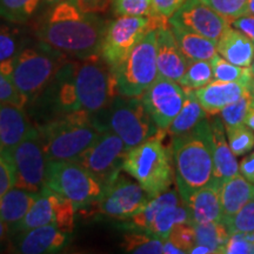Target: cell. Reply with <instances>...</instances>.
<instances>
[{
  "label": "cell",
  "mask_w": 254,
  "mask_h": 254,
  "mask_svg": "<svg viewBox=\"0 0 254 254\" xmlns=\"http://www.w3.org/2000/svg\"><path fill=\"white\" fill-rule=\"evenodd\" d=\"M45 91L56 117L75 111L98 114L119 94L113 69L101 55L67 59Z\"/></svg>",
  "instance_id": "1"
},
{
  "label": "cell",
  "mask_w": 254,
  "mask_h": 254,
  "mask_svg": "<svg viewBox=\"0 0 254 254\" xmlns=\"http://www.w3.org/2000/svg\"><path fill=\"white\" fill-rule=\"evenodd\" d=\"M107 23L97 13L81 11L73 0H65L44 15L36 36L66 58L84 59L100 55Z\"/></svg>",
  "instance_id": "2"
},
{
  "label": "cell",
  "mask_w": 254,
  "mask_h": 254,
  "mask_svg": "<svg viewBox=\"0 0 254 254\" xmlns=\"http://www.w3.org/2000/svg\"><path fill=\"white\" fill-rule=\"evenodd\" d=\"M172 159L177 189L182 200L213 182V145L209 119L190 132L172 136Z\"/></svg>",
  "instance_id": "3"
},
{
  "label": "cell",
  "mask_w": 254,
  "mask_h": 254,
  "mask_svg": "<svg viewBox=\"0 0 254 254\" xmlns=\"http://www.w3.org/2000/svg\"><path fill=\"white\" fill-rule=\"evenodd\" d=\"M47 160H75L104 129L95 114L85 111L66 113L37 127Z\"/></svg>",
  "instance_id": "4"
},
{
  "label": "cell",
  "mask_w": 254,
  "mask_h": 254,
  "mask_svg": "<svg viewBox=\"0 0 254 254\" xmlns=\"http://www.w3.org/2000/svg\"><path fill=\"white\" fill-rule=\"evenodd\" d=\"M66 60L62 53L38 40L26 44L13 58L0 63V67L28 104L45 91Z\"/></svg>",
  "instance_id": "5"
},
{
  "label": "cell",
  "mask_w": 254,
  "mask_h": 254,
  "mask_svg": "<svg viewBox=\"0 0 254 254\" xmlns=\"http://www.w3.org/2000/svg\"><path fill=\"white\" fill-rule=\"evenodd\" d=\"M166 134L161 133L128 150L124 160V172L140 184L151 196L167 190L176 179L172 151L163 142Z\"/></svg>",
  "instance_id": "6"
},
{
  "label": "cell",
  "mask_w": 254,
  "mask_h": 254,
  "mask_svg": "<svg viewBox=\"0 0 254 254\" xmlns=\"http://www.w3.org/2000/svg\"><path fill=\"white\" fill-rule=\"evenodd\" d=\"M97 117L105 128L119 135L128 150L161 133L140 97L118 94Z\"/></svg>",
  "instance_id": "7"
},
{
  "label": "cell",
  "mask_w": 254,
  "mask_h": 254,
  "mask_svg": "<svg viewBox=\"0 0 254 254\" xmlns=\"http://www.w3.org/2000/svg\"><path fill=\"white\" fill-rule=\"evenodd\" d=\"M119 94L140 97L159 77L157 65V32L150 31L128 56L113 68Z\"/></svg>",
  "instance_id": "8"
},
{
  "label": "cell",
  "mask_w": 254,
  "mask_h": 254,
  "mask_svg": "<svg viewBox=\"0 0 254 254\" xmlns=\"http://www.w3.org/2000/svg\"><path fill=\"white\" fill-rule=\"evenodd\" d=\"M45 186L65 196L77 208L97 202L105 192L103 184L74 160L49 161Z\"/></svg>",
  "instance_id": "9"
},
{
  "label": "cell",
  "mask_w": 254,
  "mask_h": 254,
  "mask_svg": "<svg viewBox=\"0 0 254 254\" xmlns=\"http://www.w3.org/2000/svg\"><path fill=\"white\" fill-rule=\"evenodd\" d=\"M1 155L11 168L14 186L36 193L45 187L49 160L37 127H31L23 140Z\"/></svg>",
  "instance_id": "10"
},
{
  "label": "cell",
  "mask_w": 254,
  "mask_h": 254,
  "mask_svg": "<svg viewBox=\"0 0 254 254\" xmlns=\"http://www.w3.org/2000/svg\"><path fill=\"white\" fill-rule=\"evenodd\" d=\"M167 26L153 17L120 15L107 24L100 55L111 66L117 67L136 44L150 31Z\"/></svg>",
  "instance_id": "11"
},
{
  "label": "cell",
  "mask_w": 254,
  "mask_h": 254,
  "mask_svg": "<svg viewBox=\"0 0 254 254\" xmlns=\"http://www.w3.org/2000/svg\"><path fill=\"white\" fill-rule=\"evenodd\" d=\"M127 151L122 138L106 128L74 161L93 174L106 189L123 171Z\"/></svg>",
  "instance_id": "12"
},
{
  "label": "cell",
  "mask_w": 254,
  "mask_h": 254,
  "mask_svg": "<svg viewBox=\"0 0 254 254\" xmlns=\"http://www.w3.org/2000/svg\"><path fill=\"white\" fill-rule=\"evenodd\" d=\"M75 205L65 196L45 186L38 193V196L30 209L11 233H19L32 228L53 225L66 233H71L74 227Z\"/></svg>",
  "instance_id": "13"
},
{
  "label": "cell",
  "mask_w": 254,
  "mask_h": 254,
  "mask_svg": "<svg viewBox=\"0 0 254 254\" xmlns=\"http://www.w3.org/2000/svg\"><path fill=\"white\" fill-rule=\"evenodd\" d=\"M151 198L140 184L120 173L105 189L97 202L101 214L118 220H128L140 212Z\"/></svg>",
  "instance_id": "14"
},
{
  "label": "cell",
  "mask_w": 254,
  "mask_h": 254,
  "mask_svg": "<svg viewBox=\"0 0 254 254\" xmlns=\"http://www.w3.org/2000/svg\"><path fill=\"white\" fill-rule=\"evenodd\" d=\"M140 98L158 128L167 132L168 127L182 110L186 90L179 82L159 75Z\"/></svg>",
  "instance_id": "15"
},
{
  "label": "cell",
  "mask_w": 254,
  "mask_h": 254,
  "mask_svg": "<svg viewBox=\"0 0 254 254\" xmlns=\"http://www.w3.org/2000/svg\"><path fill=\"white\" fill-rule=\"evenodd\" d=\"M168 24L218 41L231 23L201 0H185L168 20Z\"/></svg>",
  "instance_id": "16"
},
{
  "label": "cell",
  "mask_w": 254,
  "mask_h": 254,
  "mask_svg": "<svg viewBox=\"0 0 254 254\" xmlns=\"http://www.w3.org/2000/svg\"><path fill=\"white\" fill-rule=\"evenodd\" d=\"M68 243V233L53 225L19 232L13 241V252L21 254H47L62 251Z\"/></svg>",
  "instance_id": "17"
},
{
  "label": "cell",
  "mask_w": 254,
  "mask_h": 254,
  "mask_svg": "<svg viewBox=\"0 0 254 254\" xmlns=\"http://www.w3.org/2000/svg\"><path fill=\"white\" fill-rule=\"evenodd\" d=\"M157 32V65L160 77L179 82L185 74L189 60L180 50L170 25Z\"/></svg>",
  "instance_id": "18"
},
{
  "label": "cell",
  "mask_w": 254,
  "mask_h": 254,
  "mask_svg": "<svg viewBox=\"0 0 254 254\" xmlns=\"http://www.w3.org/2000/svg\"><path fill=\"white\" fill-rule=\"evenodd\" d=\"M209 119L212 129V145H213V180L222 185L230 178L239 174V164L232 152L227 140L226 128L221 117L218 114Z\"/></svg>",
  "instance_id": "19"
},
{
  "label": "cell",
  "mask_w": 254,
  "mask_h": 254,
  "mask_svg": "<svg viewBox=\"0 0 254 254\" xmlns=\"http://www.w3.org/2000/svg\"><path fill=\"white\" fill-rule=\"evenodd\" d=\"M221 185L217 182L209 183L193 192L184 200L190 213V224H206L224 219L220 201Z\"/></svg>",
  "instance_id": "20"
},
{
  "label": "cell",
  "mask_w": 254,
  "mask_h": 254,
  "mask_svg": "<svg viewBox=\"0 0 254 254\" xmlns=\"http://www.w3.org/2000/svg\"><path fill=\"white\" fill-rule=\"evenodd\" d=\"M250 92L249 88L238 82L213 80L206 86L195 90V95L207 116H215Z\"/></svg>",
  "instance_id": "21"
},
{
  "label": "cell",
  "mask_w": 254,
  "mask_h": 254,
  "mask_svg": "<svg viewBox=\"0 0 254 254\" xmlns=\"http://www.w3.org/2000/svg\"><path fill=\"white\" fill-rule=\"evenodd\" d=\"M31 127L23 107L0 103V154L18 145Z\"/></svg>",
  "instance_id": "22"
},
{
  "label": "cell",
  "mask_w": 254,
  "mask_h": 254,
  "mask_svg": "<svg viewBox=\"0 0 254 254\" xmlns=\"http://www.w3.org/2000/svg\"><path fill=\"white\" fill-rule=\"evenodd\" d=\"M217 51L222 58L234 65L249 67L254 58V44L234 27H228L217 41Z\"/></svg>",
  "instance_id": "23"
},
{
  "label": "cell",
  "mask_w": 254,
  "mask_h": 254,
  "mask_svg": "<svg viewBox=\"0 0 254 254\" xmlns=\"http://www.w3.org/2000/svg\"><path fill=\"white\" fill-rule=\"evenodd\" d=\"M251 200H254V185L241 174L222 183L220 201L224 218H230L240 211Z\"/></svg>",
  "instance_id": "24"
},
{
  "label": "cell",
  "mask_w": 254,
  "mask_h": 254,
  "mask_svg": "<svg viewBox=\"0 0 254 254\" xmlns=\"http://www.w3.org/2000/svg\"><path fill=\"white\" fill-rule=\"evenodd\" d=\"M38 193L13 186L0 195V219L8 225L9 230L23 220Z\"/></svg>",
  "instance_id": "25"
},
{
  "label": "cell",
  "mask_w": 254,
  "mask_h": 254,
  "mask_svg": "<svg viewBox=\"0 0 254 254\" xmlns=\"http://www.w3.org/2000/svg\"><path fill=\"white\" fill-rule=\"evenodd\" d=\"M170 25L178 45L189 62L190 60H208L211 62L218 53L217 41L193 33V32L187 31L177 25Z\"/></svg>",
  "instance_id": "26"
},
{
  "label": "cell",
  "mask_w": 254,
  "mask_h": 254,
  "mask_svg": "<svg viewBox=\"0 0 254 254\" xmlns=\"http://www.w3.org/2000/svg\"><path fill=\"white\" fill-rule=\"evenodd\" d=\"M206 118H207V113L200 105L195 95V91L186 90V98L182 110L168 127L167 133L172 136L182 135L194 128Z\"/></svg>",
  "instance_id": "27"
},
{
  "label": "cell",
  "mask_w": 254,
  "mask_h": 254,
  "mask_svg": "<svg viewBox=\"0 0 254 254\" xmlns=\"http://www.w3.org/2000/svg\"><path fill=\"white\" fill-rule=\"evenodd\" d=\"M184 222L190 221L189 209H187L185 202L182 200L178 204L166 206L160 209L152 221L147 233L165 240L170 237L171 232L177 225L184 224Z\"/></svg>",
  "instance_id": "28"
},
{
  "label": "cell",
  "mask_w": 254,
  "mask_h": 254,
  "mask_svg": "<svg viewBox=\"0 0 254 254\" xmlns=\"http://www.w3.org/2000/svg\"><path fill=\"white\" fill-rule=\"evenodd\" d=\"M30 43L26 31L20 24L0 18V63L13 58L26 44Z\"/></svg>",
  "instance_id": "29"
},
{
  "label": "cell",
  "mask_w": 254,
  "mask_h": 254,
  "mask_svg": "<svg viewBox=\"0 0 254 254\" xmlns=\"http://www.w3.org/2000/svg\"><path fill=\"white\" fill-rule=\"evenodd\" d=\"M211 65L214 80L238 82L251 91L254 80V73L251 66L244 67V66L234 65L222 58L219 53H217L211 60Z\"/></svg>",
  "instance_id": "30"
},
{
  "label": "cell",
  "mask_w": 254,
  "mask_h": 254,
  "mask_svg": "<svg viewBox=\"0 0 254 254\" xmlns=\"http://www.w3.org/2000/svg\"><path fill=\"white\" fill-rule=\"evenodd\" d=\"M193 226L195 231V244L208 246L214 253L224 252L231 237V232L224 219L206 224H196Z\"/></svg>",
  "instance_id": "31"
},
{
  "label": "cell",
  "mask_w": 254,
  "mask_h": 254,
  "mask_svg": "<svg viewBox=\"0 0 254 254\" xmlns=\"http://www.w3.org/2000/svg\"><path fill=\"white\" fill-rule=\"evenodd\" d=\"M122 247L127 253L160 254L163 253L164 240L147 232L131 230L124 236Z\"/></svg>",
  "instance_id": "32"
},
{
  "label": "cell",
  "mask_w": 254,
  "mask_h": 254,
  "mask_svg": "<svg viewBox=\"0 0 254 254\" xmlns=\"http://www.w3.org/2000/svg\"><path fill=\"white\" fill-rule=\"evenodd\" d=\"M43 0H0V18L24 25L36 14Z\"/></svg>",
  "instance_id": "33"
},
{
  "label": "cell",
  "mask_w": 254,
  "mask_h": 254,
  "mask_svg": "<svg viewBox=\"0 0 254 254\" xmlns=\"http://www.w3.org/2000/svg\"><path fill=\"white\" fill-rule=\"evenodd\" d=\"M213 71L208 60H190L179 84L185 90H198L213 81Z\"/></svg>",
  "instance_id": "34"
},
{
  "label": "cell",
  "mask_w": 254,
  "mask_h": 254,
  "mask_svg": "<svg viewBox=\"0 0 254 254\" xmlns=\"http://www.w3.org/2000/svg\"><path fill=\"white\" fill-rule=\"evenodd\" d=\"M226 134L231 150L236 157L245 155L253 150L254 131L246 124L226 128Z\"/></svg>",
  "instance_id": "35"
},
{
  "label": "cell",
  "mask_w": 254,
  "mask_h": 254,
  "mask_svg": "<svg viewBox=\"0 0 254 254\" xmlns=\"http://www.w3.org/2000/svg\"><path fill=\"white\" fill-rule=\"evenodd\" d=\"M252 99L253 97L250 92V93L245 94L244 97H241L240 99L230 104L221 111L220 117L226 128L245 124Z\"/></svg>",
  "instance_id": "36"
},
{
  "label": "cell",
  "mask_w": 254,
  "mask_h": 254,
  "mask_svg": "<svg viewBox=\"0 0 254 254\" xmlns=\"http://www.w3.org/2000/svg\"><path fill=\"white\" fill-rule=\"evenodd\" d=\"M113 12L117 17H152L153 0H112Z\"/></svg>",
  "instance_id": "37"
},
{
  "label": "cell",
  "mask_w": 254,
  "mask_h": 254,
  "mask_svg": "<svg viewBox=\"0 0 254 254\" xmlns=\"http://www.w3.org/2000/svg\"><path fill=\"white\" fill-rule=\"evenodd\" d=\"M232 233H253L254 232V200L244 206L238 213L230 218H224Z\"/></svg>",
  "instance_id": "38"
},
{
  "label": "cell",
  "mask_w": 254,
  "mask_h": 254,
  "mask_svg": "<svg viewBox=\"0 0 254 254\" xmlns=\"http://www.w3.org/2000/svg\"><path fill=\"white\" fill-rule=\"evenodd\" d=\"M201 1L226 18L230 23L245 14L247 6V0H201Z\"/></svg>",
  "instance_id": "39"
},
{
  "label": "cell",
  "mask_w": 254,
  "mask_h": 254,
  "mask_svg": "<svg viewBox=\"0 0 254 254\" xmlns=\"http://www.w3.org/2000/svg\"><path fill=\"white\" fill-rule=\"evenodd\" d=\"M167 239L176 244L185 253H190V249L195 245L194 226L190 222H184V224L177 225Z\"/></svg>",
  "instance_id": "40"
},
{
  "label": "cell",
  "mask_w": 254,
  "mask_h": 254,
  "mask_svg": "<svg viewBox=\"0 0 254 254\" xmlns=\"http://www.w3.org/2000/svg\"><path fill=\"white\" fill-rule=\"evenodd\" d=\"M0 103L12 104L23 109L27 105L25 98L17 90V87L1 67H0Z\"/></svg>",
  "instance_id": "41"
},
{
  "label": "cell",
  "mask_w": 254,
  "mask_h": 254,
  "mask_svg": "<svg viewBox=\"0 0 254 254\" xmlns=\"http://www.w3.org/2000/svg\"><path fill=\"white\" fill-rule=\"evenodd\" d=\"M222 253L254 254L253 233H232Z\"/></svg>",
  "instance_id": "42"
},
{
  "label": "cell",
  "mask_w": 254,
  "mask_h": 254,
  "mask_svg": "<svg viewBox=\"0 0 254 254\" xmlns=\"http://www.w3.org/2000/svg\"><path fill=\"white\" fill-rule=\"evenodd\" d=\"M185 0H153V14L152 17L158 19L165 25H168V20L176 13Z\"/></svg>",
  "instance_id": "43"
},
{
  "label": "cell",
  "mask_w": 254,
  "mask_h": 254,
  "mask_svg": "<svg viewBox=\"0 0 254 254\" xmlns=\"http://www.w3.org/2000/svg\"><path fill=\"white\" fill-rule=\"evenodd\" d=\"M81 11L87 13H103L109 8L112 0H73Z\"/></svg>",
  "instance_id": "44"
},
{
  "label": "cell",
  "mask_w": 254,
  "mask_h": 254,
  "mask_svg": "<svg viewBox=\"0 0 254 254\" xmlns=\"http://www.w3.org/2000/svg\"><path fill=\"white\" fill-rule=\"evenodd\" d=\"M231 26L239 30L241 33L249 37L254 44V15L244 14L241 17L234 19L231 23Z\"/></svg>",
  "instance_id": "45"
},
{
  "label": "cell",
  "mask_w": 254,
  "mask_h": 254,
  "mask_svg": "<svg viewBox=\"0 0 254 254\" xmlns=\"http://www.w3.org/2000/svg\"><path fill=\"white\" fill-rule=\"evenodd\" d=\"M14 186L13 176H12L11 168H9L7 161L0 154V195L7 192L9 189Z\"/></svg>",
  "instance_id": "46"
},
{
  "label": "cell",
  "mask_w": 254,
  "mask_h": 254,
  "mask_svg": "<svg viewBox=\"0 0 254 254\" xmlns=\"http://www.w3.org/2000/svg\"><path fill=\"white\" fill-rule=\"evenodd\" d=\"M239 173L254 185V152L246 155L239 164Z\"/></svg>",
  "instance_id": "47"
},
{
  "label": "cell",
  "mask_w": 254,
  "mask_h": 254,
  "mask_svg": "<svg viewBox=\"0 0 254 254\" xmlns=\"http://www.w3.org/2000/svg\"><path fill=\"white\" fill-rule=\"evenodd\" d=\"M163 253H165V254H183L185 252H184L183 250H180L179 247H178L176 244H173L170 239H165Z\"/></svg>",
  "instance_id": "48"
},
{
  "label": "cell",
  "mask_w": 254,
  "mask_h": 254,
  "mask_svg": "<svg viewBox=\"0 0 254 254\" xmlns=\"http://www.w3.org/2000/svg\"><path fill=\"white\" fill-rule=\"evenodd\" d=\"M8 234H11V230H9L8 225L5 224V222L0 219V245H2V244L7 240Z\"/></svg>",
  "instance_id": "49"
},
{
  "label": "cell",
  "mask_w": 254,
  "mask_h": 254,
  "mask_svg": "<svg viewBox=\"0 0 254 254\" xmlns=\"http://www.w3.org/2000/svg\"><path fill=\"white\" fill-rule=\"evenodd\" d=\"M190 253L193 254H214L213 251L209 249L208 246L201 245V244H195L190 251Z\"/></svg>",
  "instance_id": "50"
},
{
  "label": "cell",
  "mask_w": 254,
  "mask_h": 254,
  "mask_svg": "<svg viewBox=\"0 0 254 254\" xmlns=\"http://www.w3.org/2000/svg\"><path fill=\"white\" fill-rule=\"evenodd\" d=\"M245 124L247 126H250L254 131V99H252V101H251L250 110H249V113H247Z\"/></svg>",
  "instance_id": "51"
},
{
  "label": "cell",
  "mask_w": 254,
  "mask_h": 254,
  "mask_svg": "<svg viewBox=\"0 0 254 254\" xmlns=\"http://www.w3.org/2000/svg\"><path fill=\"white\" fill-rule=\"evenodd\" d=\"M245 14L254 15V0H247V6H246Z\"/></svg>",
  "instance_id": "52"
},
{
  "label": "cell",
  "mask_w": 254,
  "mask_h": 254,
  "mask_svg": "<svg viewBox=\"0 0 254 254\" xmlns=\"http://www.w3.org/2000/svg\"><path fill=\"white\" fill-rule=\"evenodd\" d=\"M62 1H65V0H43V1H41V4H45L47 7L50 8V7H52V6L59 4V2H62Z\"/></svg>",
  "instance_id": "53"
},
{
  "label": "cell",
  "mask_w": 254,
  "mask_h": 254,
  "mask_svg": "<svg viewBox=\"0 0 254 254\" xmlns=\"http://www.w3.org/2000/svg\"><path fill=\"white\" fill-rule=\"evenodd\" d=\"M251 94H252V97H253V99H254V80H253L252 87H251Z\"/></svg>",
  "instance_id": "54"
},
{
  "label": "cell",
  "mask_w": 254,
  "mask_h": 254,
  "mask_svg": "<svg viewBox=\"0 0 254 254\" xmlns=\"http://www.w3.org/2000/svg\"><path fill=\"white\" fill-rule=\"evenodd\" d=\"M251 67H252V71L254 73V58H253V63H252V65H251Z\"/></svg>",
  "instance_id": "55"
},
{
  "label": "cell",
  "mask_w": 254,
  "mask_h": 254,
  "mask_svg": "<svg viewBox=\"0 0 254 254\" xmlns=\"http://www.w3.org/2000/svg\"><path fill=\"white\" fill-rule=\"evenodd\" d=\"M253 236H254V232H253Z\"/></svg>",
  "instance_id": "56"
}]
</instances>
